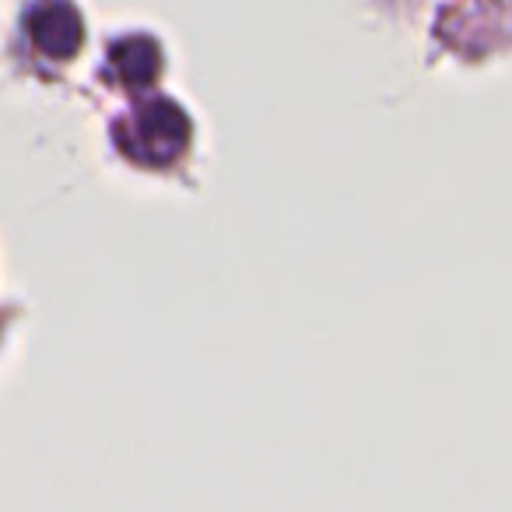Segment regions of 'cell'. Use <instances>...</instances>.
Masks as SVG:
<instances>
[{
    "label": "cell",
    "mask_w": 512,
    "mask_h": 512,
    "mask_svg": "<svg viewBox=\"0 0 512 512\" xmlns=\"http://www.w3.org/2000/svg\"><path fill=\"white\" fill-rule=\"evenodd\" d=\"M162 74V53L148 36H130L109 50V78L127 88H148Z\"/></svg>",
    "instance_id": "3957f363"
},
{
    "label": "cell",
    "mask_w": 512,
    "mask_h": 512,
    "mask_svg": "<svg viewBox=\"0 0 512 512\" xmlns=\"http://www.w3.org/2000/svg\"><path fill=\"white\" fill-rule=\"evenodd\" d=\"M190 144V120L169 99H151L134 106L127 120L116 123V148L137 165L162 169L172 165Z\"/></svg>",
    "instance_id": "6da1fadb"
},
{
    "label": "cell",
    "mask_w": 512,
    "mask_h": 512,
    "mask_svg": "<svg viewBox=\"0 0 512 512\" xmlns=\"http://www.w3.org/2000/svg\"><path fill=\"white\" fill-rule=\"evenodd\" d=\"M29 39L46 60H71L81 50V15L71 0H43L29 11Z\"/></svg>",
    "instance_id": "7a4b0ae2"
}]
</instances>
